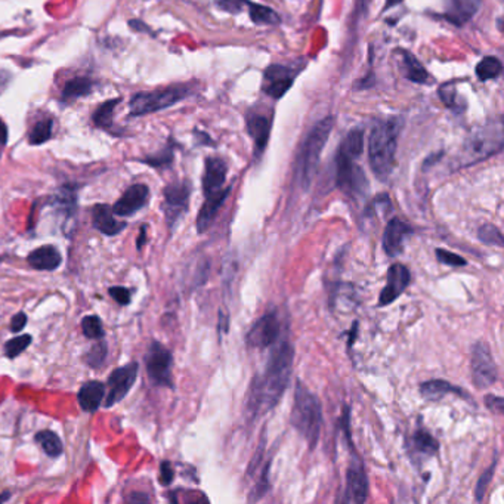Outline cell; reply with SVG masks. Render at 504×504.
Wrapping results in <instances>:
<instances>
[{"mask_svg":"<svg viewBox=\"0 0 504 504\" xmlns=\"http://www.w3.org/2000/svg\"><path fill=\"white\" fill-rule=\"evenodd\" d=\"M293 358H295V351L288 342H281L271 352L265 370L255 376L250 386L247 411L251 415L259 417L281 401L290 382Z\"/></svg>","mask_w":504,"mask_h":504,"instance_id":"cell-1","label":"cell"},{"mask_svg":"<svg viewBox=\"0 0 504 504\" xmlns=\"http://www.w3.org/2000/svg\"><path fill=\"white\" fill-rule=\"evenodd\" d=\"M400 121L396 119L374 123L368 139V161L377 179L386 181L395 167Z\"/></svg>","mask_w":504,"mask_h":504,"instance_id":"cell-2","label":"cell"},{"mask_svg":"<svg viewBox=\"0 0 504 504\" xmlns=\"http://www.w3.org/2000/svg\"><path fill=\"white\" fill-rule=\"evenodd\" d=\"M290 422L305 438L311 448L317 447L323 425V408L317 395L312 393L302 382L296 385L295 405L291 410Z\"/></svg>","mask_w":504,"mask_h":504,"instance_id":"cell-3","label":"cell"},{"mask_svg":"<svg viewBox=\"0 0 504 504\" xmlns=\"http://www.w3.org/2000/svg\"><path fill=\"white\" fill-rule=\"evenodd\" d=\"M333 126L334 119L331 116L323 119L313 126L312 131L308 133L302 143V148L296 161V176L305 190L309 188L313 175L317 172L323 150L327 143V139L330 138Z\"/></svg>","mask_w":504,"mask_h":504,"instance_id":"cell-4","label":"cell"},{"mask_svg":"<svg viewBox=\"0 0 504 504\" xmlns=\"http://www.w3.org/2000/svg\"><path fill=\"white\" fill-rule=\"evenodd\" d=\"M503 148L501 121L491 123L475 132L463 145L460 166H469L485 160Z\"/></svg>","mask_w":504,"mask_h":504,"instance_id":"cell-5","label":"cell"},{"mask_svg":"<svg viewBox=\"0 0 504 504\" xmlns=\"http://www.w3.org/2000/svg\"><path fill=\"white\" fill-rule=\"evenodd\" d=\"M191 95V88L186 85H176L151 92L135 94L131 99V114L145 116L164 109H169L179 101Z\"/></svg>","mask_w":504,"mask_h":504,"instance_id":"cell-6","label":"cell"},{"mask_svg":"<svg viewBox=\"0 0 504 504\" xmlns=\"http://www.w3.org/2000/svg\"><path fill=\"white\" fill-rule=\"evenodd\" d=\"M356 160L358 158H353L341 150L336 160V182L341 190L351 197L364 196L368 190L366 175L361 167L355 163Z\"/></svg>","mask_w":504,"mask_h":504,"instance_id":"cell-7","label":"cell"},{"mask_svg":"<svg viewBox=\"0 0 504 504\" xmlns=\"http://www.w3.org/2000/svg\"><path fill=\"white\" fill-rule=\"evenodd\" d=\"M145 367L150 380L156 386L172 388V352L160 342H153L145 353Z\"/></svg>","mask_w":504,"mask_h":504,"instance_id":"cell-8","label":"cell"},{"mask_svg":"<svg viewBox=\"0 0 504 504\" xmlns=\"http://www.w3.org/2000/svg\"><path fill=\"white\" fill-rule=\"evenodd\" d=\"M472 380L478 389H485L493 386L498 379V370L491 353L490 346L485 342H476L472 348Z\"/></svg>","mask_w":504,"mask_h":504,"instance_id":"cell-9","label":"cell"},{"mask_svg":"<svg viewBox=\"0 0 504 504\" xmlns=\"http://www.w3.org/2000/svg\"><path fill=\"white\" fill-rule=\"evenodd\" d=\"M281 323L276 311H269L253 324L247 333V345L255 349H266L280 339Z\"/></svg>","mask_w":504,"mask_h":504,"instance_id":"cell-10","label":"cell"},{"mask_svg":"<svg viewBox=\"0 0 504 504\" xmlns=\"http://www.w3.org/2000/svg\"><path fill=\"white\" fill-rule=\"evenodd\" d=\"M138 363H129L113 370L109 377V395L104 398V407L110 408L123 401L138 379Z\"/></svg>","mask_w":504,"mask_h":504,"instance_id":"cell-11","label":"cell"},{"mask_svg":"<svg viewBox=\"0 0 504 504\" xmlns=\"http://www.w3.org/2000/svg\"><path fill=\"white\" fill-rule=\"evenodd\" d=\"M191 186L188 182H176L164 188V215L167 223L173 226L188 210Z\"/></svg>","mask_w":504,"mask_h":504,"instance_id":"cell-12","label":"cell"},{"mask_svg":"<svg viewBox=\"0 0 504 504\" xmlns=\"http://www.w3.org/2000/svg\"><path fill=\"white\" fill-rule=\"evenodd\" d=\"M368 497V478L361 458L353 454L351 466L346 473V488L343 501L364 503Z\"/></svg>","mask_w":504,"mask_h":504,"instance_id":"cell-13","label":"cell"},{"mask_svg":"<svg viewBox=\"0 0 504 504\" xmlns=\"http://www.w3.org/2000/svg\"><path fill=\"white\" fill-rule=\"evenodd\" d=\"M410 281H411L410 269L403 263H393L388 271V280H386V286L380 293L379 306H388L393 301L400 298L404 293V290L410 286Z\"/></svg>","mask_w":504,"mask_h":504,"instance_id":"cell-14","label":"cell"},{"mask_svg":"<svg viewBox=\"0 0 504 504\" xmlns=\"http://www.w3.org/2000/svg\"><path fill=\"white\" fill-rule=\"evenodd\" d=\"M290 67L286 66H271L263 73L262 91L276 99L283 98L293 85L295 74Z\"/></svg>","mask_w":504,"mask_h":504,"instance_id":"cell-15","label":"cell"},{"mask_svg":"<svg viewBox=\"0 0 504 504\" xmlns=\"http://www.w3.org/2000/svg\"><path fill=\"white\" fill-rule=\"evenodd\" d=\"M150 198V190L145 183H135L129 186L128 190L124 191V194L116 201V204L111 207L113 213L121 218H128L139 212L143 206L148 203Z\"/></svg>","mask_w":504,"mask_h":504,"instance_id":"cell-16","label":"cell"},{"mask_svg":"<svg viewBox=\"0 0 504 504\" xmlns=\"http://www.w3.org/2000/svg\"><path fill=\"white\" fill-rule=\"evenodd\" d=\"M413 234V228L400 218H393L388 222L383 233V250L390 258L400 256L404 248V241Z\"/></svg>","mask_w":504,"mask_h":504,"instance_id":"cell-17","label":"cell"},{"mask_svg":"<svg viewBox=\"0 0 504 504\" xmlns=\"http://www.w3.org/2000/svg\"><path fill=\"white\" fill-rule=\"evenodd\" d=\"M226 164L222 158L210 157L206 160L204 175H203V191L204 196L215 194L223 190V185L226 181Z\"/></svg>","mask_w":504,"mask_h":504,"instance_id":"cell-18","label":"cell"},{"mask_svg":"<svg viewBox=\"0 0 504 504\" xmlns=\"http://www.w3.org/2000/svg\"><path fill=\"white\" fill-rule=\"evenodd\" d=\"M482 0H447L444 16L454 26L461 27L478 14Z\"/></svg>","mask_w":504,"mask_h":504,"instance_id":"cell-19","label":"cell"},{"mask_svg":"<svg viewBox=\"0 0 504 504\" xmlns=\"http://www.w3.org/2000/svg\"><path fill=\"white\" fill-rule=\"evenodd\" d=\"M229 191H231V186H226V188H223V190H221L215 194L206 196V201L203 203V206L200 208V213H198L197 222H196L198 233H204V231L208 229V226L213 223V221L219 212V208L223 206Z\"/></svg>","mask_w":504,"mask_h":504,"instance_id":"cell-20","label":"cell"},{"mask_svg":"<svg viewBox=\"0 0 504 504\" xmlns=\"http://www.w3.org/2000/svg\"><path fill=\"white\" fill-rule=\"evenodd\" d=\"M113 215V208L107 204H96L92 208L94 226L104 236H117L126 228V223L116 221Z\"/></svg>","mask_w":504,"mask_h":504,"instance_id":"cell-21","label":"cell"},{"mask_svg":"<svg viewBox=\"0 0 504 504\" xmlns=\"http://www.w3.org/2000/svg\"><path fill=\"white\" fill-rule=\"evenodd\" d=\"M450 393H454L460 398H463V400L470 401V395L466 390H463L458 386H454L450 382L443 380V379H433V380H428V382H423L422 385H420V395L426 398V400H429V401H438V400H440V398H444Z\"/></svg>","mask_w":504,"mask_h":504,"instance_id":"cell-22","label":"cell"},{"mask_svg":"<svg viewBox=\"0 0 504 504\" xmlns=\"http://www.w3.org/2000/svg\"><path fill=\"white\" fill-rule=\"evenodd\" d=\"M27 262L37 271H55L61 265L62 256L55 246L46 244L33 250L27 256Z\"/></svg>","mask_w":504,"mask_h":504,"instance_id":"cell-23","label":"cell"},{"mask_svg":"<svg viewBox=\"0 0 504 504\" xmlns=\"http://www.w3.org/2000/svg\"><path fill=\"white\" fill-rule=\"evenodd\" d=\"M104 398H105V385L96 380L86 382L80 388L77 395L80 408L86 413H95L101 407Z\"/></svg>","mask_w":504,"mask_h":504,"instance_id":"cell-24","label":"cell"},{"mask_svg":"<svg viewBox=\"0 0 504 504\" xmlns=\"http://www.w3.org/2000/svg\"><path fill=\"white\" fill-rule=\"evenodd\" d=\"M247 129L250 136L253 138L255 143H256V150L258 154H262L265 146L268 143L269 139V131H271V120L265 116H259L255 114L248 117L247 120Z\"/></svg>","mask_w":504,"mask_h":504,"instance_id":"cell-25","label":"cell"},{"mask_svg":"<svg viewBox=\"0 0 504 504\" xmlns=\"http://www.w3.org/2000/svg\"><path fill=\"white\" fill-rule=\"evenodd\" d=\"M400 61H401V70L404 73V76L414 81V83H425L429 79V74L426 71V69L420 64L417 61V58L407 52V51H400Z\"/></svg>","mask_w":504,"mask_h":504,"instance_id":"cell-26","label":"cell"},{"mask_svg":"<svg viewBox=\"0 0 504 504\" xmlns=\"http://www.w3.org/2000/svg\"><path fill=\"white\" fill-rule=\"evenodd\" d=\"M411 448L418 455L432 457L433 454H436L439 444H438V440L425 428H418L413 436Z\"/></svg>","mask_w":504,"mask_h":504,"instance_id":"cell-27","label":"cell"},{"mask_svg":"<svg viewBox=\"0 0 504 504\" xmlns=\"http://www.w3.org/2000/svg\"><path fill=\"white\" fill-rule=\"evenodd\" d=\"M92 86H94V83L89 77H74V79L69 80L64 89H62L61 99L64 102H69V101H74L81 96H86L91 94Z\"/></svg>","mask_w":504,"mask_h":504,"instance_id":"cell-28","label":"cell"},{"mask_svg":"<svg viewBox=\"0 0 504 504\" xmlns=\"http://www.w3.org/2000/svg\"><path fill=\"white\" fill-rule=\"evenodd\" d=\"M247 6H248V15L255 24L277 26L281 21L278 14L268 6L258 5V4H250V2L247 4Z\"/></svg>","mask_w":504,"mask_h":504,"instance_id":"cell-29","label":"cell"},{"mask_svg":"<svg viewBox=\"0 0 504 504\" xmlns=\"http://www.w3.org/2000/svg\"><path fill=\"white\" fill-rule=\"evenodd\" d=\"M36 443L40 444V447L44 448V451L49 455V457H58L62 453V443L59 436L52 432V430H40L39 433H36L34 436Z\"/></svg>","mask_w":504,"mask_h":504,"instance_id":"cell-30","label":"cell"},{"mask_svg":"<svg viewBox=\"0 0 504 504\" xmlns=\"http://www.w3.org/2000/svg\"><path fill=\"white\" fill-rule=\"evenodd\" d=\"M341 151L349 154L353 158H360L364 150V133L361 129L351 131L341 145Z\"/></svg>","mask_w":504,"mask_h":504,"instance_id":"cell-31","label":"cell"},{"mask_svg":"<svg viewBox=\"0 0 504 504\" xmlns=\"http://www.w3.org/2000/svg\"><path fill=\"white\" fill-rule=\"evenodd\" d=\"M120 102L119 98L116 99H110V101H105L104 104H101L99 107L96 109V111L94 113V123L98 126V128L101 129H109L111 128V124H113V114H114V109H116V105Z\"/></svg>","mask_w":504,"mask_h":504,"instance_id":"cell-32","label":"cell"},{"mask_svg":"<svg viewBox=\"0 0 504 504\" xmlns=\"http://www.w3.org/2000/svg\"><path fill=\"white\" fill-rule=\"evenodd\" d=\"M501 71H503V66H501L500 59L495 56H485L476 66V76L482 81H487V80L498 77L501 74Z\"/></svg>","mask_w":504,"mask_h":504,"instance_id":"cell-33","label":"cell"},{"mask_svg":"<svg viewBox=\"0 0 504 504\" xmlns=\"http://www.w3.org/2000/svg\"><path fill=\"white\" fill-rule=\"evenodd\" d=\"M52 128H54V121L51 119H45L39 123L34 124V128L30 133V143L31 145H41L45 143L46 141L51 139L52 136Z\"/></svg>","mask_w":504,"mask_h":504,"instance_id":"cell-34","label":"cell"},{"mask_svg":"<svg viewBox=\"0 0 504 504\" xmlns=\"http://www.w3.org/2000/svg\"><path fill=\"white\" fill-rule=\"evenodd\" d=\"M478 238L487 246H497V247L504 246V238H503L501 231L493 223L482 225L478 231Z\"/></svg>","mask_w":504,"mask_h":504,"instance_id":"cell-35","label":"cell"},{"mask_svg":"<svg viewBox=\"0 0 504 504\" xmlns=\"http://www.w3.org/2000/svg\"><path fill=\"white\" fill-rule=\"evenodd\" d=\"M81 330L88 339H102L105 336L102 321L99 317H96V315H88V317L83 318Z\"/></svg>","mask_w":504,"mask_h":504,"instance_id":"cell-36","label":"cell"},{"mask_svg":"<svg viewBox=\"0 0 504 504\" xmlns=\"http://www.w3.org/2000/svg\"><path fill=\"white\" fill-rule=\"evenodd\" d=\"M107 355H109V346L105 342H98L96 345H94L91 348V351L86 353L85 356V361L89 367L92 368H101L105 363V360H107Z\"/></svg>","mask_w":504,"mask_h":504,"instance_id":"cell-37","label":"cell"},{"mask_svg":"<svg viewBox=\"0 0 504 504\" xmlns=\"http://www.w3.org/2000/svg\"><path fill=\"white\" fill-rule=\"evenodd\" d=\"M31 341L33 339H31L30 334L18 336V338L8 341L5 343V353H6L8 358H16L18 355L23 353L31 345Z\"/></svg>","mask_w":504,"mask_h":504,"instance_id":"cell-38","label":"cell"},{"mask_svg":"<svg viewBox=\"0 0 504 504\" xmlns=\"http://www.w3.org/2000/svg\"><path fill=\"white\" fill-rule=\"evenodd\" d=\"M495 468H497V460H494V463H493L484 473L480 475V478H479V480H478L476 490H475L476 501H482V500H484V495H485V493H487V488H488V485H490V482L493 480Z\"/></svg>","mask_w":504,"mask_h":504,"instance_id":"cell-39","label":"cell"},{"mask_svg":"<svg viewBox=\"0 0 504 504\" xmlns=\"http://www.w3.org/2000/svg\"><path fill=\"white\" fill-rule=\"evenodd\" d=\"M436 259L444 263L447 266H453V268H458V266H465L468 262L466 259H463L461 256L453 253V251L444 250V248H436Z\"/></svg>","mask_w":504,"mask_h":504,"instance_id":"cell-40","label":"cell"},{"mask_svg":"<svg viewBox=\"0 0 504 504\" xmlns=\"http://www.w3.org/2000/svg\"><path fill=\"white\" fill-rule=\"evenodd\" d=\"M268 490H269V465L263 469L261 480L258 482L253 493H251V495H250V501L261 500L268 493Z\"/></svg>","mask_w":504,"mask_h":504,"instance_id":"cell-41","label":"cell"},{"mask_svg":"<svg viewBox=\"0 0 504 504\" xmlns=\"http://www.w3.org/2000/svg\"><path fill=\"white\" fill-rule=\"evenodd\" d=\"M215 4L219 9L228 14H240L244 6H247L248 0H215Z\"/></svg>","mask_w":504,"mask_h":504,"instance_id":"cell-42","label":"cell"},{"mask_svg":"<svg viewBox=\"0 0 504 504\" xmlns=\"http://www.w3.org/2000/svg\"><path fill=\"white\" fill-rule=\"evenodd\" d=\"M109 293H110V296L121 306H126V305H129L131 303V299H132V293L129 288H126V287H110L109 288Z\"/></svg>","mask_w":504,"mask_h":504,"instance_id":"cell-43","label":"cell"},{"mask_svg":"<svg viewBox=\"0 0 504 504\" xmlns=\"http://www.w3.org/2000/svg\"><path fill=\"white\" fill-rule=\"evenodd\" d=\"M172 157H173L172 151H171L169 148H166L163 153H160V154H157V156H153V157H150V158H146L145 163L153 166V167H161V166L169 164V163L172 161Z\"/></svg>","mask_w":504,"mask_h":504,"instance_id":"cell-44","label":"cell"},{"mask_svg":"<svg viewBox=\"0 0 504 504\" xmlns=\"http://www.w3.org/2000/svg\"><path fill=\"white\" fill-rule=\"evenodd\" d=\"M173 476H175V472L172 469V465L169 463V461H163L161 466H160V484L164 487L171 485L172 480H173Z\"/></svg>","mask_w":504,"mask_h":504,"instance_id":"cell-45","label":"cell"},{"mask_svg":"<svg viewBox=\"0 0 504 504\" xmlns=\"http://www.w3.org/2000/svg\"><path fill=\"white\" fill-rule=\"evenodd\" d=\"M485 405L490 411L495 414H503L504 413V401L501 396L497 395H487L485 396Z\"/></svg>","mask_w":504,"mask_h":504,"instance_id":"cell-46","label":"cell"},{"mask_svg":"<svg viewBox=\"0 0 504 504\" xmlns=\"http://www.w3.org/2000/svg\"><path fill=\"white\" fill-rule=\"evenodd\" d=\"M27 320H29V318H27L26 312H18L16 315H14V318L11 320V330H12L14 333L21 331V330H23V328L26 327Z\"/></svg>","mask_w":504,"mask_h":504,"instance_id":"cell-47","label":"cell"},{"mask_svg":"<svg viewBox=\"0 0 504 504\" xmlns=\"http://www.w3.org/2000/svg\"><path fill=\"white\" fill-rule=\"evenodd\" d=\"M145 241H146V226L143 225V226H141V229H139V237H138V240H136V248L141 250L142 246L145 244Z\"/></svg>","mask_w":504,"mask_h":504,"instance_id":"cell-48","label":"cell"},{"mask_svg":"<svg viewBox=\"0 0 504 504\" xmlns=\"http://www.w3.org/2000/svg\"><path fill=\"white\" fill-rule=\"evenodd\" d=\"M8 142V128L5 121L0 119V143H6Z\"/></svg>","mask_w":504,"mask_h":504,"instance_id":"cell-49","label":"cell"},{"mask_svg":"<svg viewBox=\"0 0 504 504\" xmlns=\"http://www.w3.org/2000/svg\"><path fill=\"white\" fill-rule=\"evenodd\" d=\"M128 501H132V503H146V501H150V498L146 497L143 493H133Z\"/></svg>","mask_w":504,"mask_h":504,"instance_id":"cell-50","label":"cell"},{"mask_svg":"<svg viewBox=\"0 0 504 504\" xmlns=\"http://www.w3.org/2000/svg\"><path fill=\"white\" fill-rule=\"evenodd\" d=\"M401 2H403V0H386V5H385V8H386V9L393 8V6H396V5H400Z\"/></svg>","mask_w":504,"mask_h":504,"instance_id":"cell-51","label":"cell"},{"mask_svg":"<svg viewBox=\"0 0 504 504\" xmlns=\"http://www.w3.org/2000/svg\"><path fill=\"white\" fill-rule=\"evenodd\" d=\"M11 498V493H4V494H0V503H5V501H8Z\"/></svg>","mask_w":504,"mask_h":504,"instance_id":"cell-52","label":"cell"}]
</instances>
